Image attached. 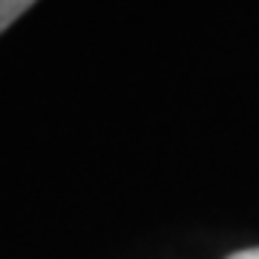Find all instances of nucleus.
<instances>
[{
    "label": "nucleus",
    "instance_id": "nucleus-2",
    "mask_svg": "<svg viewBox=\"0 0 259 259\" xmlns=\"http://www.w3.org/2000/svg\"><path fill=\"white\" fill-rule=\"evenodd\" d=\"M228 259H259V248H250V250H239V253H233Z\"/></svg>",
    "mask_w": 259,
    "mask_h": 259
},
{
    "label": "nucleus",
    "instance_id": "nucleus-1",
    "mask_svg": "<svg viewBox=\"0 0 259 259\" xmlns=\"http://www.w3.org/2000/svg\"><path fill=\"white\" fill-rule=\"evenodd\" d=\"M32 3L35 0H0V32H6Z\"/></svg>",
    "mask_w": 259,
    "mask_h": 259
}]
</instances>
